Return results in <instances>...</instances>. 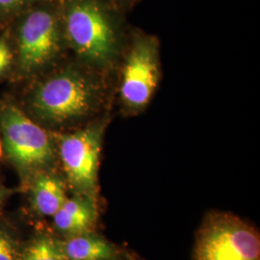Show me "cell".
<instances>
[{
	"mask_svg": "<svg viewBox=\"0 0 260 260\" xmlns=\"http://www.w3.org/2000/svg\"><path fill=\"white\" fill-rule=\"evenodd\" d=\"M59 14L66 37L83 60L103 66L117 50L121 8L113 0H61Z\"/></svg>",
	"mask_w": 260,
	"mask_h": 260,
	"instance_id": "6da1fadb",
	"label": "cell"
},
{
	"mask_svg": "<svg viewBox=\"0 0 260 260\" xmlns=\"http://www.w3.org/2000/svg\"><path fill=\"white\" fill-rule=\"evenodd\" d=\"M194 260H260L259 233L240 217L212 210L196 233Z\"/></svg>",
	"mask_w": 260,
	"mask_h": 260,
	"instance_id": "7a4b0ae2",
	"label": "cell"
},
{
	"mask_svg": "<svg viewBox=\"0 0 260 260\" xmlns=\"http://www.w3.org/2000/svg\"><path fill=\"white\" fill-rule=\"evenodd\" d=\"M96 96V89L90 79L78 72L65 71L40 84L30 105L42 121L63 124L91 113Z\"/></svg>",
	"mask_w": 260,
	"mask_h": 260,
	"instance_id": "3957f363",
	"label": "cell"
},
{
	"mask_svg": "<svg viewBox=\"0 0 260 260\" xmlns=\"http://www.w3.org/2000/svg\"><path fill=\"white\" fill-rule=\"evenodd\" d=\"M3 145L12 162L22 172H36L49 166L53 147L47 132L12 103L0 108Z\"/></svg>",
	"mask_w": 260,
	"mask_h": 260,
	"instance_id": "277c9868",
	"label": "cell"
},
{
	"mask_svg": "<svg viewBox=\"0 0 260 260\" xmlns=\"http://www.w3.org/2000/svg\"><path fill=\"white\" fill-rule=\"evenodd\" d=\"M103 134V125L93 124L62 135L59 139V156L67 181L75 195L98 200V172Z\"/></svg>",
	"mask_w": 260,
	"mask_h": 260,
	"instance_id": "5b68a950",
	"label": "cell"
},
{
	"mask_svg": "<svg viewBox=\"0 0 260 260\" xmlns=\"http://www.w3.org/2000/svg\"><path fill=\"white\" fill-rule=\"evenodd\" d=\"M62 24L59 9L40 6L31 10L19 28V66L32 73L48 64L59 51Z\"/></svg>",
	"mask_w": 260,
	"mask_h": 260,
	"instance_id": "8992f818",
	"label": "cell"
},
{
	"mask_svg": "<svg viewBox=\"0 0 260 260\" xmlns=\"http://www.w3.org/2000/svg\"><path fill=\"white\" fill-rule=\"evenodd\" d=\"M159 59L156 40L140 35L130 50L122 71L121 95L131 109H141L149 103L157 87Z\"/></svg>",
	"mask_w": 260,
	"mask_h": 260,
	"instance_id": "52a82bcc",
	"label": "cell"
},
{
	"mask_svg": "<svg viewBox=\"0 0 260 260\" xmlns=\"http://www.w3.org/2000/svg\"><path fill=\"white\" fill-rule=\"evenodd\" d=\"M98 200L87 196L67 198L53 218L57 232L67 237L93 231L98 221Z\"/></svg>",
	"mask_w": 260,
	"mask_h": 260,
	"instance_id": "ba28073f",
	"label": "cell"
},
{
	"mask_svg": "<svg viewBox=\"0 0 260 260\" xmlns=\"http://www.w3.org/2000/svg\"><path fill=\"white\" fill-rule=\"evenodd\" d=\"M62 247L68 260H128L131 256L93 231L67 237Z\"/></svg>",
	"mask_w": 260,
	"mask_h": 260,
	"instance_id": "9c48e42d",
	"label": "cell"
},
{
	"mask_svg": "<svg viewBox=\"0 0 260 260\" xmlns=\"http://www.w3.org/2000/svg\"><path fill=\"white\" fill-rule=\"evenodd\" d=\"M67 198L65 183L60 177L44 173L35 179L32 203L38 214L52 217L65 203Z\"/></svg>",
	"mask_w": 260,
	"mask_h": 260,
	"instance_id": "30bf717a",
	"label": "cell"
},
{
	"mask_svg": "<svg viewBox=\"0 0 260 260\" xmlns=\"http://www.w3.org/2000/svg\"><path fill=\"white\" fill-rule=\"evenodd\" d=\"M20 260H68L62 240L49 235L40 236L32 242Z\"/></svg>",
	"mask_w": 260,
	"mask_h": 260,
	"instance_id": "8fae6325",
	"label": "cell"
},
{
	"mask_svg": "<svg viewBox=\"0 0 260 260\" xmlns=\"http://www.w3.org/2000/svg\"><path fill=\"white\" fill-rule=\"evenodd\" d=\"M0 260H18V253L14 242L9 236L0 231Z\"/></svg>",
	"mask_w": 260,
	"mask_h": 260,
	"instance_id": "7c38bea8",
	"label": "cell"
},
{
	"mask_svg": "<svg viewBox=\"0 0 260 260\" xmlns=\"http://www.w3.org/2000/svg\"><path fill=\"white\" fill-rule=\"evenodd\" d=\"M37 0H0V13L11 14L19 11Z\"/></svg>",
	"mask_w": 260,
	"mask_h": 260,
	"instance_id": "4fadbf2b",
	"label": "cell"
},
{
	"mask_svg": "<svg viewBox=\"0 0 260 260\" xmlns=\"http://www.w3.org/2000/svg\"><path fill=\"white\" fill-rule=\"evenodd\" d=\"M13 54L9 45L3 39H0V75L3 74L11 65Z\"/></svg>",
	"mask_w": 260,
	"mask_h": 260,
	"instance_id": "5bb4252c",
	"label": "cell"
},
{
	"mask_svg": "<svg viewBox=\"0 0 260 260\" xmlns=\"http://www.w3.org/2000/svg\"><path fill=\"white\" fill-rule=\"evenodd\" d=\"M116 4H118L121 9L129 7L131 5H133V3H135L137 0H113Z\"/></svg>",
	"mask_w": 260,
	"mask_h": 260,
	"instance_id": "9a60e30c",
	"label": "cell"
},
{
	"mask_svg": "<svg viewBox=\"0 0 260 260\" xmlns=\"http://www.w3.org/2000/svg\"><path fill=\"white\" fill-rule=\"evenodd\" d=\"M2 152H3V148H2V143H1V140H0V157L2 156Z\"/></svg>",
	"mask_w": 260,
	"mask_h": 260,
	"instance_id": "2e32d148",
	"label": "cell"
},
{
	"mask_svg": "<svg viewBox=\"0 0 260 260\" xmlns=\"http://www.w3.org/2000/svg\"><path fill=\"white\" fill-rule=\"evenodd\" d=\"M128 260H138V259H135V258H134V257H133V256H132V255H131V256H130L129 257V259Z\"/></svg>",
	"mask_w": 260,
	"mask_h": 260,
	"instance_id": "e0dca14e",
	"label": "cell"
}]
</instances>
